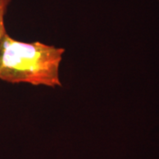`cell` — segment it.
Wrapping results in <instances>:
<instances>
[{
    "label": "cell",
    "instance_id": "6da1fadb",
    "mask_svg": "<svg viewBox=\"0 0 159 159\" xmlns=\"http://www.w3.org/2000/svg\"><path fill=\"white\" fill-rule=\"evenodd\" d=\"M64 52L63 48L24 43L6 33L0 40V79L10 83L61 86L59 66Z\"/></svg>",
    "mask_w": 159,
    "mask_h": 159
},
{
    "label": "cell",
    "instance_id": "7a4b0ae2",
    "mask_svg": "<svg viewBox=\"0 0 159 159\" xmlns=\"http://www.w3.org/2000/svg\"><path fill=\"white\" fill-rule=\"evenodd\" d=\"M10 3L11 0H0V40L6 33L5 27V16Z\"/></svg>",
    "mask_w": 159,
    "mask_h": 159
}]
</instances>
